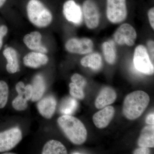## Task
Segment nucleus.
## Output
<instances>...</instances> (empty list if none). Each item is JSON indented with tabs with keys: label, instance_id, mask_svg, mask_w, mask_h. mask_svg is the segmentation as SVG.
<instances>
[{
	"label": "nucleus",
	"instance_id": "17",
	"mask_svg": "<svg viewBox=\"0 0 154 154\" xmlns=\"http://www.w3.org/2000/svg\"><path fill=\"white\" fill-rule=\"evenodd\" d=\"M137 143L140 147H154V125H147L144 128L141 132Z\"/></svg>",
	"mask_w": 154,
	"mask_h": 154
},
{
	"label": "nucleus",
	"instance_id": "15",
	"mask_svg": "<svg viewBox=\"0 0 154 154\" xmlns=\"http://www.w3.org/2000/svg\"><path fill=\"white\" fill-rule=\"evenodd\" d=\"M115 91L110 87H105L100 91L95 101V106L97 109H102L111 105L116 99Z\"/></svg>",
	"mask_w": 154,
	"mask_h": 154
},
{
	"label": "nucleus",
	"instance_id": "20",
	"mask_svg": "<svg viewBox=\"0 0 154 154\" xmlns=\"http://www.w3.org/2000/svg\"><path fill=\"white\" fill-rule=\"evenodd\" d=\"M67 153L66 148L60 142L51 140L44 145L42 154H66Z\"/></svg>",
	"mask_w": 154,
	"mask_h": 154
},
{
	"label": "nucleus",
	"instance_id": "16",
	"mask_svg": "<svg viewBox=\"0 0 154 154\" xmlns=\"http://www.w3.org/2000/svg\"><path fill=\"white\" fill-rule=\"evenodd\" d=\"M3 55L7 60L6 69L10 74H15L20 70L18 53L13 47H9L4 50Z\"/></svg>",
	"mask_w": 154,
	"mask_h": 154
},
{
	"label": "nucleus",
	"instance_id": "11",
	"mask_svg": "<svg viewBox=\"0 0 154 154\" xmlns=\"http://www.w3.org/2000/svg\"><path fill=\"white\" fill-rule=\"evenodd\" d=\"M23 40L24 44L31 50L44 54L48 52L47 48L42 44V35L38 31H34L26 34Z\"/></svg>",
	"mask_w": 154,
	"mask_h": 154
},
{
	"label": "nucleus",
	"instance_id": "10",
	"mask_svg": "<svg viewBox=\"0 0 154 154\" xmlns=\"http://www.w3.org/2000/svg\"><path fill=\"white\" fill-rule=\"evenodd\" d=\"M63 14L69 22L79 25L82 21V12L81 8L73 0H68L64 4Z\"/></svg>",
	"mask_w": 154,
	"mask_h": 154
},
{
	"label": "nucleus",
	"instance_id": "23",
	"mask_svg": "<svg viewBox=\"0 0 154 154\" xmlns=\"http://www.w3.org/2000/svg\"><path fill=\"white\" fill-rule=\"evenodd\" d=\"M12 106L18 111L25 110L28 107V101L23 95L18 94L12 102Z\"/></svg>",
	"mask_w": 154,
	"mask_h": 154
},
{
	"label": "nucleus",
	"instance_id": "28",
	"mask_svg": "<svg viewBox=\"0 0 154 154\" xmlns=\"http://www.w3.org/2000/svg\"><path fill=\"white\" fill-rule=\"evenodd\" d=\"M8 32V28L5 25L0 26V50L2 47L3 38L7 35Z\"/></svg>",
	"mask_w": 154,
	"mask_h": 154
},
{
	"label": "nucleus",
	"instance_id": "5",
	"mask_svg": "<svg viewBox=\"0 0 154 154\" xmlns=\"http://www.w3.org/2000/svg\"><path fill=\"white\" fill-rule=\"evenodd\" d=\"M133 61L135 68L139 72L149 75L153 74V64L150 60L147 50L143 45L136 47Z\"/></svg>",
	"mask_w": 154,
	"mask_h": 154
},
{
	"label": "nucleus",
	"instance_id": "27",
	"mask_svg": "<svg viewBox=\"0 0 154 154\" xmlns=\"http://www.w3.org/2000/svg\"><path fill=\"white\" fill-rule=\"evenodd\" d=\"M33 95V89L32 85H28L25 86L24 97L27 101L31 100Z\"/></svg>",
	"mask_w": 154,
	"mask_h": 154
},
{
	"label": "nucleus",
	"instance_id": "18",
	"mask_svg": "<svg viewBox=\"0 0 154 154\" xmlns=\"http://www.w3.org/2000/svg\"><path fill=\"white\" fill-rule=\"evenodd\" d=\"M33 95L31 100L37 102L42 99L46 90V84L43 77L40 75L34 77L32 85Z\"/></svg>",
	"mask_w": 154,
	"mask_h": 154
},
{
	"label": "nucleus",
	"instance_id": "13",
	"mask_svg": "<svg viewBox=\"0 0 154 154\" xmlns=\"http://www.w3.org/2000/svg\"><path fill=\"white\" fill-rule=\"evenodd\" d=\"M57 104L56 99L54 96H47L39 100L37 103V109L43 117L50 119L55 112Z\"/></svg>",
	"mask_w": 154,
	"mask_h": 154
},
{
	"label": "nucleus",
	"instance_id": "2",
	"mask_svg": "<svg viewBox=\"0 0 154 154\" xmlns=\"http://www.w3.org/2000/svg\"><path fill=\"white\" fill-rule=\"evenodd\" d=\"M148 94L143 91H134L124 99L122 113L129 120L136 119L143 113L149 103Z\"/></svg>",
	"mask_w": 154,
	"mask_h": 154
},
{
	"label": "nucleus",
	"instance_id": "29",
	"mask_svg": "<svg viewBox=\"0 0 154 154\" xmlns=\"http://www.w3.org/2000/svg\"><path fill=\"white\" fill-rule=\"evenodd\" d=\"M148 17L151 27L154 29V8H152L148 12Z\"/></svg>",
	"mask_w": 154,
	"mask_h": 154
},
{
	"label": "nucleus",
	"instance_id": "32",
	"mask_svg": "<svg viewBox=\"0 0 154 154\" xmlns=\"http://www.w3.org/2000/svg\"><path fill=\"white\" fill-rule=\"evenodd\" d=\"M148 49L149 50V52L150 54L152 57L154 59V42L153 40H149L147 42Z\"/></svg>",
	"mask_w": 154,
	"mask_h": 154
},
{
	"label": "nucleus",
	"instance_id": "30",
	"mask_svg": "<svg viewBox=\"0 0 154 154\" xmlns=\"http://www.w3.org/2000/svg\"><path fill=\"white\" fill-rule=\"evenodd\" d=\"M25 86L23 82H19L17 83L16 86V90L18 94H21L24 96Z\"/></svg>",
	"mask_w": 154,
	"mask_h": 154
},
{
	"label": "nucleus",
	"instance_id": "8",
	"mask_svg": "<svg viewBox=\"0 0 154 154\" xmlns=\"http://www.w3.org/2000/svg\"><path fill=\"white\" fill-rule=\"evenodd\" d=\"M68 52L74 54H86L91 53L94 48V43L89 38H72L68 39L65 45Z\"/></svg>",
	"mask_w": 154,
	"mask_h": 154
},
{
	"label": "nucleus",
	"instance_id": "25",
	"mask_svg": "<svg viewBox=\"0 0 154 154\" xmlns=\"http://www.w3.org/2000/svg\"><path fill=\"white\" fill-rule=\"evenodd\" d=\"M69 93L74 98L79 99H83L85 98V94L83 88L77 86L73 82L69 84Z\"/></svg>",
	"mask_w": 154,
	"mask_h": 154
},
{
	"label": "nucleus",
	"instance_id": "21",
	"mask_svg": "<svg viewBox=\"0 0 154 154\" xmlns=\"http://www.w3.org/2000/svg\"><path fill=\"white\" fill-rule=\"evenodd\" d=\"M102 50L105 60L109 64L115 63L116 60V52L114 46L109 42H105L102 45Z\"/></svg>",
	"mask_w": 154,
	"mask_h": 154
},
{
	"label": "nucleus",
	"instance_id": "31",
	"mask_svg": "<svg viewBox=\"0 0 154 154\" xmlns=\"http://www.w3.org/2000/svg\"><path fill=\"white\" fill-rule=\"evenodd\" d=\"M150 152V150L149 148L140 147L135 150L133 153L135 154H148Z\"/></svg>",
	"mask_w": 154,
	"mask_h": 154
},
{
	"label": "nucleus",
	"instance_id": "19",
	"mask_svg": "<svg viewBox=\"0 0 154 154\" xmlns=\"http://www.w3.org/2000/svg\"><path fill=\"white\" fill-rule=\"evenodd\" d=\"M81 64L85 67L90 68L94 70H99L102 66V57L97 53H91L82 58Z\"/></svg>",
	"mask_w": 154,
	"mask_h": 154
},
{
	"label": "nucleus",
	"instance_id": "7",
	"mask_svg": "<svg viewBox=\"0 0 154 154\" xmlns=\"http://www.w3.org/2000/svg\"><path fill=\"white\" fill-rule=\"evenodd\" d=\"M137 37L135 29L130 24L124 23L120 25L113 34L114 41L120 45H126L131 47L134 45Z\"/></svg>",
	"mask_w": 154,
	"mask_h": 154
},
{
	"label": "nucleus",
	"instance_id": "14",
	"mask_svg": "<svg viewBox=\"0 0 154 154\" xmlns=\"http://www.w3.org/2000/svg\"><path fill=\"white\" fill-rule=\"evenodd\" d=\"M23 61L25 66L37 69L47 64L49 58L45 54L33 51L26 54Z\"/></svg>",
	"mask_w": 154,
	"mask_h": 154
},
{
	"label": "nucleus",
	"instance_id": "35",
	"mask_svg": "<svg viewBox=\"0 0 154 154\" xmlns=\"http://www.w3.org/2000/svg\"><path fill=\"white\" fill-rule=\"evenodd\" d=\"M4 154H14V153H4Z\"/></svg>",
	"mask_w": 154,
	"mask_h": 154
},
{
	"label": "nucleus",
	"instance_id": "4",
	"mask_svg": "<svg viewBox=\"0 0 154 154\" xmlns=\"http://www.w3.org/2000/svg\"><path fill=\"white\" fill-rule=\"evenodd\" d=\"M128 15L126 0H107L106 16L113 24L121 23Z\"/></svg>",
	"mask_w": 154,
	"mask_h": 154
},
{
	"label": "nucleus",
	"instance_id": "6",
	"mask_svg": "<svg viewBox=\"0 0 154 154\" xmlns=\"http://www.w3.org/2000/svg\"><path fill=\"white\" fill-rule=\"evenodd\" d=\"M22 131L18 127L12 128L0 132V152L9 151L22 140Z\"/></svg>",
	"mask_w": 154,
	"mask_h": 154
},
{
	"label": "nucleus",
	"instance_id": "9",
	"mask_svg": "<svg viewBox=\"0 0 154 154\" xmlns=\"http://www.w3.org/2000/svg\"><path fill=\"white\" fill-rule=\"evenodd\" d=\"M83 15L87 28L93 30L98 27L100 14L98 7L93 0H86L83 4Z\"/></svg>",
	"mask_w": 154,
	"mask_h": 154
},
{
	"label": "nucleus",
	"instance_id": "34",
	"mask_svg": "<svg viewBox=\"0 0 154 154\" xmlns=\"http://www.w3.org/2000/svg\"><path fill=\"white\" fill-rule=\"evenodd\" d=\"M6 0H0V8H2L5 3Z\"/></svg>",
	"mask_w": 154,
	"mask_h": 154
},
{
	"label": "nucleus",
	"instance_id": "24",
	"mask_svg": "<svg viewBox=\"0 0 154 154\" xmlns=\"http://www.w3.org/2000/svg\"><path fill=\"white\" fill-rule=\"evenodd\" d=\"M77 103L75 99L69 98L64 102L61 107V112L66 115L71 114L77 107Z\"/></svg>",
	"mask_w": 154,
	"mask_h": 154
},
{
	"label": "nucleus",
	"instance_id": "26",
	"mask_svg": "<svg viewBox=\"0 0 154 154\" xmlns=\"http://www.w3.org/2000/svg\"><path fill=\"white\" fill-rule=\"evenodd\" d=\"M71 80L72 82L83 89L87 84L86 79L82 75L78 73H75L73 75L71 78Z\"/></svg>",
	"mask_w": 154,
	"mask_h": 154
},
{
	"label": "nucleus",
	"instance_id": "3",
	"mask_svg": "<svg viewBox=\"0 0 154 154\" xmlns=\"http://www.w3.org/2000/svg\"><path fill=\"white\" fill-rule=\"evenodd\" d=\"M26 10L29 21L37 28H46L52 22V14L39 0H30Z\"/></svg>",
	"mask_w": 154,
	"mask_h": 154
},
{
	"label": "nucleus",
	"instance_id": "33",
	"mask_svg": "<svg viewBox=\"0 0 154 154\" xmlns=\"http://www.w3.org/2000/svg\"><path fill=\"white\" fill-rule=\"evenodd\" d=\"M146 124L149 125H154V113H151L149 114L146 119Z\"/></svg>",
	"mask_w": 154,
	"mask_h": 154
},
{
	"label": "nucleus",
	"instance_id": "1",
	"mask_svg": "<svg viewBox=\"0 0 154 154\" xmlns=\"http://www.w3.org/2000/svg\"><path fill=\"white\" fill-rule=\"evenodd\" d=\"M58 125L66 137L74 144H82L87 138L85 127L78 119L72 116L64 115L58 119Z\"/></svg>",
	"mask_w": 154,
	"mask_h": 154
},
{
	"label": "nucleus",
	"instance_id": "12",
	"mask_svg": "<svg viewBox=\"0 0 154 154\" xmlns=\"http://www.w3.org/2000/svg\"><path fill=\"white\" fill-rule=\"evenodd\" d=\"M115 114V109L111 106L104 107L93 116V122L96 127L105 128L110 123Z\"/></svg>",
	"mask_w": 154,
	"mask_h": 154
},
{
	"label": "nucleus",
	"instance_id": "22",
	"mask_svg": "<svg viewBox=\"0 0 154 154\" xmlns=\"http://www.w3.org/2000/svg\"><path fill=\"white\" fill-rule=\"evenodd\" d=\"M9 96V87L4 81H0V109L5 107Z\"/></svg>",
	"mask_w": 154,
	"mask_h": 154
}]
</instances>
